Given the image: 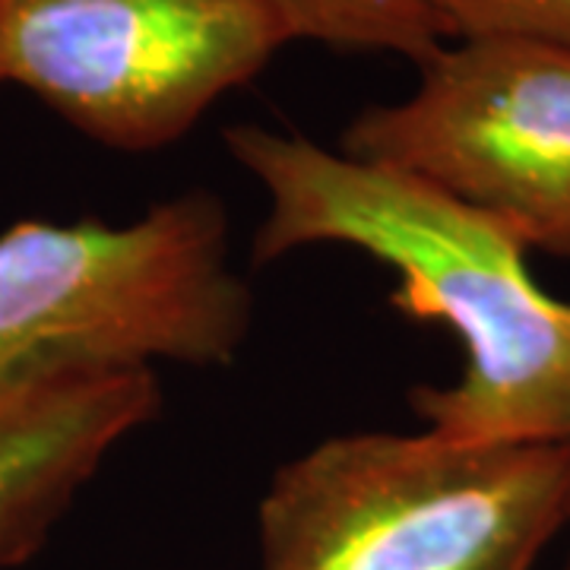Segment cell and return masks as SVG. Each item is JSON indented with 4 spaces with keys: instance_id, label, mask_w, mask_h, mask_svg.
I'll return each mask as SVG.
<instances>
[{
    "instance_id": "ba28073f",
    "label": "cell",
    "mask_w": 570,
    "mask_h": 570,
    "mask_svg": "<svg viewBox=\"0 0 570 570\" xmlns=\"http://www.w3.org/2000/svg\"><path fill=\"white\" fill-rule=\"evenodd\" d=\"M450 41L508 36L570 48V0H428Z\"/></svg>"
},
{
    "instance_id": "9c48e42d",
    "label": "cell",
    "mask_w": 570,
    "mask_h": 570,
    "mask_svg": "<svg viewBox=\"0 0 570 570\" xmlns=\"http://www.w3.org/2000/svg\"><path fill=\"white\" fill-rule=\"evenodd\" d=\"M568 530H570V523H568ZM564 570H570V551H568V561H564Z\"/></svg>"
},
{
    "instance_id": "5b68a950",
    "label": "cell",
    "mask_w": 570,
    "mask_h": 570,
    "mask_svg": "<svg viewBox=\"0 0 570 570\" xmlns=\"http://www.w3.org/2000/svg\"><path fill=\"white\" fill-rule=\"evenodd\" d=\"M400 102L367 105L340 149L419 175L570 261V48L475 36L444 41Z\"/></svg>"
},
{
    "instance_id": "3957f363",
    "label": "cell",
    "mask_w": 570,
    "mask_h": 570,
    "mask_svg": "<svg viewBox=\"0 0 570 570\" xmlns=\"http://www.w3.org/2000/svg\"><path fill=\"white\" fill-rule=\"evenodd\" d=\"M570 523V444L326 438L269 479L261 570H532Z\"/></svg>"
},
{
    "instance_id": "7a4b0ae2",
    "label": "cell",
    "mask_w": 570,
    "mask_h": 570,
    "mask_svg": "<svg viewBox=\"0 0 570 570\" xmlns=\"http://www.w3.org/2000/svg\"><path fill=\"white\" fill-rule=\"evenodd\" d=\"M254 321L219 197L187 190L124 225L0 232V415L156 362L228 365Z\"/></svg>"
},
{
    "instance_id": "8992f818",
    "label": "cell",
    "mask_w": 570,
    "mask_h": 570,
    "mask_svg": "<svg viewBox=\"0 0 570 570\" xmlns=\"http://www.w3.org/2000/svg\"><path fill=\"white\" fill-rule=\"evenodd\" d=\"M159 409L156 371H137L0 415V570L45 546L105 456Z\"/></svg>"
},
{
    "instance_id": "277c9868",
    "label": "cell",
    "mask_w": 570,
    "mask_h": 570,
    "mask_svg": "<svg viewBox=\"0 0 570 570\" xmlns=\"http://www.w3.org/2000/svg\"><path fill=\"white\" fill-rule=\"evenodd\" d=\"M283 45L264 0H0V82L118 153L187 137Z\"/></svg>"
},
{
    "instance_id": "52a82bcc",
    "label": "cell",
    "mask_w": 570,
    "mask_h": 570,
    "mask_svg": "<svg viewBox=\"0 0 570 570\" xmlns=\"http://www.w3.org/2000/svg\"><path fill=\"white\" fill-rule=\"evenodd\" d=\"M288 41H317L346 55H400L422 63L444 41L428 0H264Z\"/></svg>"
},
{
    "instance_id": "6da1fadb",
    "label": "cell",
    "mask_w": 570,
    "mask_h": 570,
    "mask_svg": "<svg viewBox=\"0 0 570 570\" xmlns=\"http://www.w3.org/2000/svg\"><path fill=\"white\" fill-rule=\"evenodd\" d=\"M264 187L254 264L311 245L365 250L393 269L390 305L456 333L463 371L409 393L428 431L460 444H570V302L530 273V250L419 175L261 124L225 130Z\"/></svg>"
}]
</instances>
